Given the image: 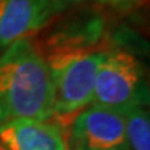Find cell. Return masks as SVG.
<instances>
[{"mask_svg": "<svg viewBox=\"0 0 150 150\" xmlns=\"http://www.w3.org/2000/svg\"><path fill=\"white\" fill-rule=\"evenodd\" d=\"M0 150H8V149H7V147H6V146L3 145L1 142H0Z\"/></svg>", "mask_w": 150, "mask_h": 150, "instance_id": "cell-11", "label": "cell"}, {"mask_svg": "<svg viewBox=\"0 0 150 150\" xmlns=\"http://www.w3.org/2000/svg\"><path fill=\"white\" fill-rule=\"evenodd\" d=\"M140 1L142 0H112V4L110 8H114V10L122 13V11H128L135 8Z\"/></svg>", "mask_w": 150, "mask_h": 150, "instance_id": "cell-9", "label": "cell"}, {"mask_svg": "<svg viewBox=\"0 0 150 150\" xmlns=\"http://www.w3.org/2000/svg\"><path fill=\"white\" fill-rule=\"evenodd\" d=\"M18 118H53L50 70L32 39L13 43L0 56V124Z\"/></svg>", "mask_w": 150, "mask_h": 150, "instance_id": "cell-1", "label": "cell"}, {"mask_svg": "<svg viewBox=\"0 0 150 150\" xmlns=\"http://www.w3.org/2000/svg\"><path fill=\"white\" fill-rule=\"evenodd\" d=\"M47 1L57 10L59 14H63L64 11L70 10L71 7H75L81 3V0H47Z\"/></svg>", "mask_w": 150, "mask_h": 150, "instance_id": "cell-8", "label": "cell"}, {"mask_svg": "<svg viewBox=\"0 0 150 150\" xmlns=\"http://www.w3.org/2000/svg\"><path fill=\"white\" fill-rule=\"evenodd\" d=\"M108 49L42 54L50 70L53 118L67 124L93 102L97 68Z\"/></svg>", "mask_w": 150, "mask_h": 150, "instance_id": "cell-2", "label": "cell"}, {"mask_svg": "<svg viewBox=\"0 0 150 150\" xmlns=\"http://www.w3.org/2000/svg\"><path fill=\"white\" fill-rule=\"evenodd\" d=\"M147 97L143 67L134 54L108 49L97 68L92 104L125 110L145 104Z\"/></svg>", "mask_w": 150, "mask_h": 150, "instance_id": "cell-3", "label": "cell"}, {"mask_svg": "<svg viewBox=\"0 0 150 150\" xmlns=\"http://www.w3.org/2000/svg\"><path fill=\"white\" fill-rule=\"evenodd\" d=\"M57 16L47 0H0V49L32 39Z\"/></svg>", "mask_w": 150, "mask_h": 150, "instance_id": "cell-5", "label": "cell"}, {"mask_svg": "<svg viewBox=\"0 0 150 150\" xmlns=\"http://www.w3.org/2000/svg\"><path fill=\"white\" fill-rule=\"evenodd\" d=\"M128 150H150V118L145 104L122 110Z\"/></svg>", "mask_w": 150, "mask_h": 150, "instance_id": "cell-7", "label": "cell"}, {"mask_svg": "<svg viewBox=\"0 0 150 150\" xmlns=\"http://www.w3.org/2000/svg\"><path fill=\"white\" fill-rule=\"evenodd\" d=\"M124 150H128V149H124Z\"/></svg>", "mask_w": 150, "mask_h": 150, "instance_id": "cell-12", "label": "cell"}, {"mask_svg": "<svg viewBox=\"0 0 150 150\" xmlns=\"http://www.w3.org/2000/svg\"><path fill=\"white\" fill-rule=\"evenodd\" d=\"M68 150L127 149L125 118L121 110L89 104L72 120Z\"/></svg>", "mask_w": 150, "mask_h": 150, "instance_id": "cell-4", "label": "cell"}, {"mask_svg": "<svg viewBox=\"0 0 150 150\" xmlns=\"http://www.w3.org/2000/svg\"><path fill=\"white\" fill-rule=\"evenodd\" d=\"M82 1H86V3H91L93 6H97V7H111L112 0H81Z\"/></svg>", "mask_w": 150, "mask_h": 150, "instance_id": "cell-10", "label": "cell"}, {"mask_svg": "<svg viewBox=\"0 0 150 150\" xmlns=\"http://www.w3.org/2000/svg\"><path fill=\"white\" fill-rule=\"evenodd\" d=\"M0 142L8 150H68L61 127L53 118H18L1 122Z\"/></svg>", "mask_w": 150, "mask_h": 150, "instance_id": "cell-6", "label": "cell"}]
</instances>
